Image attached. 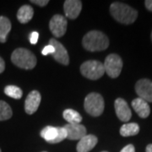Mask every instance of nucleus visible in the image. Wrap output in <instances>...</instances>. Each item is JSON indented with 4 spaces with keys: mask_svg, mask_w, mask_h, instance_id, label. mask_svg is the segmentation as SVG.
Masks as SVG:
<instances>
[{
    "mask_svg": "<svg viewBox=\"0 0 152 152\" xmlns=\"http://www.w3.org/2000/svg\"><path fill=\"white\" fill-rule=\"evenodd\" d=\"M110 13L117 21L125 25L133 24L138 17V11L120 2H114L111 4Z\"/></svg>",
    "mask_w": 152,
    "mask_h": 152,
    "instance_id": "f257e3e1",
    "label": "nucleus"
},
{
    "mask_svg": "<svg viewBox=\"0 0 152 152\" xmlns=\"http://www.w3.org/2000/svg\"><path fill=\"white\" fill-rule=\"evenodd\" d=\"M82 45L84 48L90 52L103 51L109 47V39L102 31H91L83 37Z\"/></svg>",
    "mask_w": 152,
    "mask_h": 152,
    "instance_id": "f03ea898",
    "label": "nucleus"
},
{
    "mask_svg": "<svg viewBox=\"0 0 152 152\" xmlns=\"http://www.w3.org/2000/svg\"><path fill=\"white\" fill-rule=\"evenodd\" d=\"M12 63L24 69H32L37 65V58L32 52L26 48L15 49L11 55Z\"/></svg>",
    "mask_w": 152,
    "mask_h": 152,
    "instance_id": "7ed1b4c3",
    "label": "nucleus"
},
{
    "mask_svg": "<svg viewBox=\"0 0 152 152\" xmlns=\"http://www.w3.org/2000/svg\"><path fill=\"white\" fill-rule=\"evenodd\" d=\"M84 107L87 113L93 117H99L102 114L105 107L103 97L99 93H90L85 99Z\"/></svg>",
    "mask_w": 152,
    "mask_h": 152,
    "instance_id": "20e7f679",
    "label": "nucleus"
},
{
    "mask_svg": "<svg viewBox=\"0 0 152 152\" xmlns=\"http://www.w3.org/2000/svg\"><path fill=\"white\" fill-rule=\"evenodd\" d=\"M80 73L89 80H99L105 73L103 64L96 60H88L80 66Z\"/></svg>",
    "mask_w": 152,
    "mask_h": 152,
    "instance_id": "39448f33",
    "label": "nucleus"
},
{
    "mask_svg": "<svg viewBox=\"0 0 152 152\" xmlns=\"http://www.w3.org/2000/svg\"><path fill=\"white\" fill-rule=\"evenodd\" d=\"M41 137L50 144H58L67 139L64 127L47 126L41 131Z\"/></svg>",
    "mask_w": 152,
    "mask_h": 152,
    "instance_id": "423d86ee",
    "label": "nucleus"
},
{
    "mask_svg": "<svg viewBox=\"0 0 152 152\" xmlns=\"http://www.w3.org/2000/svg\"><path fill=\"white\" fill-rule=\"evenodd\" d=\"M105 72L113 79L118 78L123 69V60L118 54H109L103 64Z\"/></svg>",
    "mask_w": 152,
    "mask_h": 152,
    "instance_id": "0eeeda50",
    "label": "nucleus"
},
{
    "mask_svg": "<svg viewBox=\"0 0 152 152\" xmlns=\"http://www.w3.org/2000/svg\"><path fill=\"white\" fill-rule=\"evenodd\" d=\"M68 21L65 17L61 15H55L49 22V29L55 37H62L67 31Z\"/></svg>",
    "mask_w": 152,
    "mask_h": 152,
    "instance_id": "6e6552de",
    "label": "nucleus"
},
{
    "mask_svg": "<svg viewBox=\"0 0 152 152\" xmlns=\"http://www.w3.org/2000/svg\"><path fill=\"white\" fill-rule=\"evenodd\" d=\"M135 91L139 97L147 102H152V81L148 79H142L137 81Z\"/></svg>",
    "mask_w": 152,
    "mask_h": 152,
    "instance_id": "1a4fd4ad",
    "label": "nucleus"
},
{
    "mask_svg": "<svg viewBox=\"0 0 152 152\" xmlns=\"http://www.w3.org/2000/svg\"><path fill=\"white\" fill-rule=\"evenodd\" d=\"M49 44L54 48V53L52 54L53 56L54 59L57 62L60 63L61 64L68 65L69 64V57L67 50L63 46V44H61V42L57 41L54 38L50 39Z\"/></svg>",
    "mask_w": 152,
    "mask_h": 152,
    "instance_id": "9d476101",
    "label": "nucleus"
},
{
    "mask_svg": "<svg viewBox=\"0 0 152 152\" xmlns=\"http://www.w3.org/2000/svg\"><path fill=\"white\" fill-rule=\"evenodd\" d=\"M115 112L117 117L122 122H129L132 117L131 110L127 102L123 98H118L114 102Z\"/></svg>",
    "mask_w": 152,
    "mask_h": 152,
    "instance_id": "9b49d317",
    "label": "nucleus"
},
{
    "mask_svg": "<svg viewBox=\"0 0 152 152\" xmlns=\"http://www.w3.org/2000/svg\"><path fill=\"white\" fill-rule=\"evenodd\" d=\"M41 100H42L41 94L37 91H32L29 93L25 102L26 113L29 115L35 113L40 106Z\"/></svg>",
    "mask_w": 152,
    "mask_h": 152,
    "instance_id": "f8f14e48",
    "label": "nucleus"
},
{
    "mask_svg": "<svg viewBox=\"0 0 152 152\" xmlns=\"http://www.w3.org/2000/svg\"><path fill=\"white\" fill-rule=\"evenodd\" d=\"M67 132V139L70 140H81L83 137L86 135V129L84 125L80 124H68L64 126Z\"/></svg>",
    "mask_w": 152,
    "mask_h": 152,
    "instance_id": "ddd939ff",
    "label": "nucleus"
},
{
    "mask_svg": "<svg viewBox=\"0 0 152 152\" xmlns=\"http://www.w3.org/2000/svg\"><path fill=\"white\" fill-rule=\"evenodd\" d=\"M64 10L66 17L75 20L81 12L82 2L80 0H66L64 4Z\"/></svg>",
    "mask_w": 152,
    "mask_h": 152,
    "instance_id": "4468645a",
    "label": "nucleus"
},
{
    "mask_svg": "<svg viewBox=\"0 0 152 152\" xmlns=\"http://www.w3.org/2000/svg\"><path fill=\"white\" fill-rule=\"evenodd\" d=\"M98 139L93 134H86L83 137L76 146L77 152H89L96 145Z\"/></svg>",
    "mask_w": 152,
    "mask_h": 152,
    "instance_id": "2eb2a0df",
    "label": "nucleus"
},
{
    "mask_svg": "<svg viewBox=\"0 0 152 152\" xmlns=\"http://www.w3.org/2000/svg\"><path fill=\"white\" fill-rule=\"evenodd\" d=\"M132 107L141 118H146L151 113V107L148 102L140 97L132 101Z\"/></svg>",
    "mask_w": 152,
    "mask_h": 152,
    "instance_id": "dca6fc26",
    "label": "nucleus"
},
{
    "mask_svg": "<svg viewBox=\"0 0 152 152\" xmlns=\"http://www.w3.org/2000/svg\"><path fill=\"white\" fill-rule=\"evenodd\" d=\"M34 15V10L31 5H26L21 6L17 13V19L20 23L21 24H26L30 20H31Z\"/></svg>",
    "mask_w": 152,
    "mask_h": 152,
    "instance_id": "f3484780",
    "label": "nucleus"
},
{
    "mask_svg": "<svg viewBox=\"0 0 152 152\" xmlns=\"http://www.w3.org/2000/svg\"><path fill=\"white\" fill-rule=\"evenodd\" d=\"M11 31V22L5 16H0V42L4 43Z\"/></svg>",
    "mask_w": 152,
    "mask_h": 152,
    "instance_id": "a211bd4d",
    "label": "nucleus"
},
{
    "mask_svg": "<svg viewBox=\"0 0 152 152\" xmlns=\"http://www.w3.org/2000/svg\"><path fill=\"white\" fill-rule=\"evenodd\" d=\"M140 132V126L136 123L125 124L120 129V134L124 137L134 136L138 134Z\"/></svg>",
    "mask_w": 152,
    "mask_h": 152,
    "instance_id": "6ab92c4d",
    "label": "nucleus"
},
{
    "mask_svg": "<svg viewBox=\"0 0 152 152\" xmlns=\"http://www.w3.org/2000/svg\"><path fill=\"white\" fill-rule=\"evenodd\" d=\"M64 118L71 124H80L82 121V117L78 112H76L73 109H66L63 113Z\"/></svg>",
    "mask_w": 152,
    "mask_h": 152,
    "instance_id": "aec40b11",
    "label": "nucleus"
},
{
    "mask_svg": "<svg viewBox=\"0 0 152 152\" xmlns=\"http://www.w3.org/2000/svg\"><path fill=\"white\" fill-rule=\"evenodd\" d=\"M13 112L10 106L4 101H0V121H5L10 118Z\"/></svg>",
    "mask_w": 152,
    "mask_h": 152,
    "instance_id": "412c9836",
    "label": "nucleus"
},
{
    "mask_svg": "<svg viewBox=\"0 0 152 152\" xmlns=\"http://www.w3.org/2000/svg\"><path fill=\"white\" fill-rule=\"evenodd\" d=\"M4 93L8 96L14 99H20L23 96V91L20 87L15 86H7L4 88Z\"/></svg>",
    "mask_w": 152,
    "mask_h": 152,
    "instance_id": "4be33fe9",
    "label": "nucleus"
},
{
    "mask_svg": "<svg viewBox=\"0 0 152 152\" xmlns=\"http://www.w3.org/2000/svg\"><path fill=\"white\" fill-rule=\"evenodd\" d=\"M54 53V48L52 46V45H48V46H46L43 49H42V55H48V54H53Z\"/></svg>",
    "mask_w": 152,
    "mask_h": 152,
    "instance_id": "5701e85b",
    "label": "nucleus"
},
{
    "mask_svg": "<svg viewBox=\"0 0 152 152\" xmlns=\"http://www.w3.org/2000/svg\"><path fill=\"white\" fill-rule=\"evenodd\" d=\"M38 38H39V33L37 31H33L30 35V42L32 45L37 44L38 42Z\"/></svg>",
    "mask_w": 152,
    "mask_h": 152,
    "instance_id": "b1692460",
    "label": "nucleus"
},
{
    "mask_svg": "<svg viewBox=\"0 0 152 152\" xmlns=\"http://www.w3.org/2000/svg\"><path fill=\"white\" fill-rule=\"evenodd\" d=\"M31 3L35 4L40 7H44V6L48 5V4H49V1L48 0H31Z\"/></svg>",
    "mask_w": 152,
    "mask_h": 152,
    "instance_id": "393cba45",
    "label": "nucleus"
},
{
    "mask_svg": "<svg viewBox=\"0 0 152 152\" xmlns=\"http://www.w3.org/2000/svg\"><path fill=\"white\" fill-rule=\"evenodd\" d=\"M120 152H135V149L133 145H128L122 149Z\"/></svg>",
    "mask_w": 152,
    "mask_h": 152,
    "instance_id": "a878e982",
    "label": "nucleus"
},
{
    "mask_svg": "<svg viewBox=\"0 0 152 152\" xmlns=\"http://www.w3.org/2000/svg\"><path fill=\"white\" fill-rule=\"evenodd\" d=\"M145 8L148 10L152 12V0H146V1H145Z\"/></svg>",
    "mask_w": 152,
    "mask_h": 152,
    "instance_id": "bb28decb",
    "label": "nucleus"
},
{
    "mask_svg": "<svg viewBox=\"0 0 152 152\" xmlns=\"http://www.w3.org/2000/svg\"><path fill=\"white\" fill-rule=\"evenodd\" d=\"M5 69V63L4 59L0 57V74H2Z\"/></svg>",
    "mask_w": 152,
    "mask_h": 152,
    "instance_id": "cd10ccee",
    "label": "nucleus"
},
{
    "mask_svg": "<svg viewBox=\"0 0 152 152\" xmlns=\"http://www.w3.org/2000/svg\"><path fill=\"white\" fill-rule=\"evenodd\" d=\"M145 152H152V144H150L146 146Z\"/></svg>",
    "mask_w": 152,
    "mask_h": 152,
    "instance_id": "c85d7f7f",
    "label": "nucleus"
},
{
    "mask_svg": "<svg viewBox=\"0 0 152 152\" xmlns=\"http://www.w3.org/2000/svg\"><path fill=\"white\" fill-rule=\"evenodd\" d=\"M151 41H152V31H151Z\"/></svg>",
    "mask_w": 152,
    "mask_h": 152,
    "instance_id": "c756f323",
    "label": "nucleus"
},
{
    "mask_svg": "<svg viewBox=\"0 0 152 152\" xmlns=\"http://www.w3.org/2000/svg\"><path fill=\"white\" fill-rule=\"evenodd\" d=\"M102 152H107V151H102Z\"/></svg>",
    "mask_w": 152,
    "mask_h": 152,
    "instance_id": "7c9ffc66",
    "label": "nucleus"
},
{
    "mask_svg": "<svg viewBox=\"0 0 152 152\" xmlns=\"http://www.w3.org/2000/svg\"><path fill=\"white\" fill-rule=\"evenodd\" d=\"M0 152H2V151H1V149H0Z\"/></svg>",
    "mask_w": 152,
    "mask_h": 152,
    "instance_id": "2f4dec72",
    "label": "nucleus"
},
{
    "mask_svg": "<svg viewBox=\"0 0 152 152\" xmlns=\"http://www.w3.org/2000/svg\"><path fill=\"white\" fill-rule=\"evenodd\" d=\"M42 152H47V151H42Z\"/></svg>",
    "mask_w": 152,
    "mask_h": 152,
    "instance_id": "473e14b6",
    "label": "nucleus"
}]
</instances>
